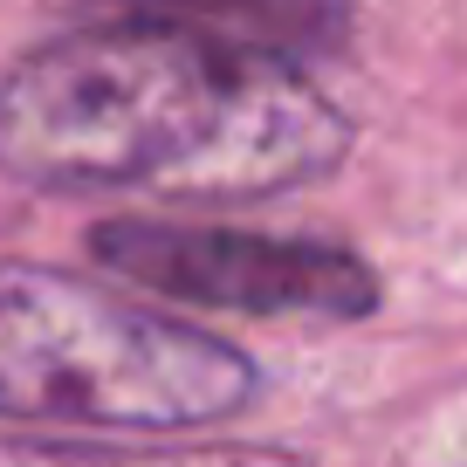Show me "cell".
I'll return each mask as SVG.
<instances>
[{"label":"cell","mask_w":467,"mask_h":467,"mask_svg":"<svg viewBox=\"0 0 467 467\" xmlns=\"http://www.w3.org/2000/svg\"><path fill=\"white\" fill-rule=\"evenodd\" d=\"M89 262L200 309L248 317H323L350 323L379 309V275L350 248L213 220H103L89 227Z\"/></svg>","instance_id":"obj_3"},{"label":"cell","mask_w":467,"mask_h":467,"mask_svg":"<svg viewBox=\"0 0 467 467\" xmlns=\"http://www.w3.org/2000/svg\"><path fill=\"white\" fill-rule=\"evenodd\" d=\"M0 467H309L303 453L248 440H179V447H110V440H15Z\"/></svg>","instance_id":"obj_5"},{"label":"cell","mask_w":467,"mask_h":467,"mask_svg":"<svg viewBox=\"0 0 467 467\" xmlns=\"http://www.w3.org/2000/svg\"><path fill=\"white\" fill-rule=\"evenodd\" d=\"M83 21H138L206 42L220 56L309 69L344 48L350 0H83Z\"/></svg>","instance_id":"obj_4"},{"label":"cell","mask_w":467,"mask_h":467,"mask_svg":"<svg viewBox=\"0 0 467 467\" xmlns=\"http://www.w3.org/2000/svg\"><path fill=\"white\" fill-rule=\"evenodd\" d=\"M350 117L309 69L138 21H76L0 83V172L42 192L268 200L323 179Z\"/></svg>","instance_id":"obj_1"},{"label":"cell","mask_w":467,"mask_h":467,"mask_svg":"<svg viewBox=\"0 0 467 467\" xmlns=\"http://www.w3.org/2000/svg\"><path fill=\"white\" fill-rule=\"evenodd\" d=\"M227 337L159 317L89 275L0 262V420L89 433H179L254 399Z\"/></svg>","instance_id":"obj_2"}]
</instances>
